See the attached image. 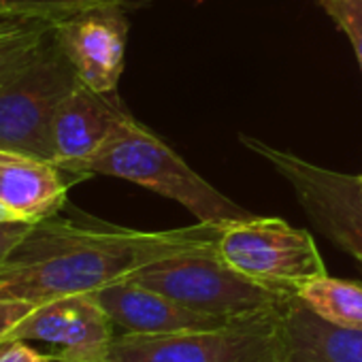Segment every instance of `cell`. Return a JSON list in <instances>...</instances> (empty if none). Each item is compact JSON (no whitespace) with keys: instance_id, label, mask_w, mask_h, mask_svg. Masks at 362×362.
Masks as SVG:
<instances>
[{"instance_id":"cell-1","label":"cell","mask_w":362,"mask_h":362,"mask_svg":"<svg viewBox=\"0 0 362 362\" xmlns=\"http://www.w3.org/2000/svg\"><path fill=\"white\" fill-rule=\"evenodd\" d=\"M224 226L199 222L173 230H134L96 220L66 203L58 214L35 222L0 264V300L43 305L94 294L153 262L214 252Z\"/></svg>"},{"instance_id":"cell-2","label":"cell","mask_w":362,"mask_h":362,"mask_svg":"<svg viewBox=\"0 0 362 362\" xmlns=\"http://www.w3.org/2000/svg\"><path fill=\"white\" fill-rule=\"evenodd\" d=\"M79 181L92 175H107L132 181L160 197H166L186 207L197 222L230 224L247 220L254 214L230 201L211 184L192 170L160 136L126 115L107 141L73 173Z\"/></svg>"},{"instance_id":"cell-3","label":"cell","mask_w":362,"mask_h":362,"mask_svg":"<svg viewBox=\"0 0 362 362\" xmlns=\"http://www.w3.org/2000/svg\"><path fill=\"white\" fill-rule=\"evenodd\" d=\"M128 279L156 290L188 309L226 320L275 311L294 294L262 286L237 273L218 256L216 250L153 262Z\"/></svg>"},{"instance_id":"cell-4","label":"cell","mask_w":362,"mask_h":362,"mask_svg":"<svg viewBox=\"0 0 362 362\" xmlns=\"http://www.w3.org/2000/svg\"><path fill=\"white\" fill-rule=\"evenodd\" d=\"M77 83L52 28L35 58L0 83V147L54 162V117Z\"/></svg>"},{"instance_id":"cell-5","label":"cell","mask_w":362,"mask_h":362,"mask_svg":"<svg viewBox=\"0 0 362 362\" xmlns=\"http://www.w3.org/2000/svg\"><path fill=\"white\" fill-rule=\"evenodd\" d=\"M218 256L237 273L284 292L326 275V264L313 237L279 218L252 216L222 228Z\"/></svg>"},{"instance_id":"cell-6","label":"cell","mask_w":362,"mask_h":362,"mask_svg":"<svg viewBox=\"0 0 362 362\" xmlns=\"http://www.w3.org/2000/svg\"><path fill=\"white\" fill-rule=\"evenodd\" d=\"M275 311L175 334H115L107 362H277Z\"/></svg>"},{"instance_id":"cell-7","label":"cell","mask_w":362,"mask_h":362,"mask_svg":"<svg viewBox=\"0 0 362 362\" xmlns=\"http://www.w3.org/2000/svg\"><path fill=\"white\" fill-rule=\"evenodd\" d=\"M241 143L288 181L309 222L362 267V175L317 166L247 134Z\"/></svg>"},{"instance_id":"cell-8","label":"cell","mask_w":362,"mask_h":362,"mask_svg":"<svg viewBox=\"0 0 362 362\" xmlns=\"http://www.w3.org/2000/svg\"><path fill=\"white\" fill-rule=\"evenodd\" d=\"M13 339L45 343L54 362H107L115 326L94 294H73L37 305Z\"/></svg>"},{"instance_id":"cell-9","label":"cell","mask_w":362,"mask_h":362,"mask_svg":"<svg viewBox=\"0 0 362 362\" xmlns=\"http://www.w3.org/2000/svg\"><path fill=\"white\" fill-rule=\"evenodd\" d=\"M54 37L83 86L100 94L117 92L128 41L124 7L81 11L54 24Z\"/></svg>"},{"instance_id":"cell-10","label":"cell","mask_w":362,"mask_h":362,"mask_svg":"<svg viewBox=\"0 0 362 362\" xmlns=\"http://www.w3.org/2000/svg\"><path fill=\"white\" fill-rule=\"evenodd\" d=\"M96 300L122 334H175L228 324L233 320L207 315L179 305L177 300L149 290L132 279H122L94 292Z\"/></svg>"},{"instance_id":"cell-11","label":"cell","mask_w":362,"mask_h":362,"mask_svg":"<svg viewBox=\"0 0 362 362\" xmlns=\"http://www.w3.org/2000/svg\"><path fill=\"white\" fill-rule=\"evenodd\" d=\"M130 115L117 92L100 94L81 81L66 94L54 117V164L73 173Z\"/></svg>"},{"instance_id":"cell-12","label":"cell","mask_w":362,"mask_h":362,"mask_svg":"<svg viewBox=\"0 0 362 362\" xmlns=\"http://www.w3.org/2000/svg\"><path fill=\"white\" fill-rule=\"evenodd\" d=\"M277 362H362V330L315 315L292 294L275 315Z\"/></svg>"},{"instance_id":"cell-13","label":"cell","mask_w":362,"mask_h":362,"mask_svg":"<svg viewBox=\"0 0 362 362\" xmlns=\"http://www.w3.org/2000/svg\"><path fill=\"white\" fill-rule=\"evenodd\" d=\"M75 181L79 179L52 160L0 147V203L26 222L58 214Z\"/></svg>"},{"instance_id":"cell-14","label":"cell","mask_w":362,"mask_h":362,"mask_svg":"<svg viewBox=\"0 0 362 362\" xmlns=\"http://www.w3.org/2000/svg\"><path fill=\"white\" fill-rule=\"evenodd\" d=\"M296 296L324 322L362 330V284L326 273L300 286Z\"/></svg>"},{"instance_id":"cell-15","label":"cell","mask_w":362,"mask_h":362,"mask_svg":"<svg viewBox=\"0 0 362 362\" xmlns=\"http://www.w3.org/2000/svg\"><path fill=\"white\" fill-rule=\"evenodd\" d=\"M151 0H0V18H30L58 24L81 11L96 7H124L136 9L149 5Z\"/></svg>"},{"instance_id":"cell-16","label":"cell","mask_w":362,"mask_h":362,"mask_svg":"<svg viewBox=\"0 0 362 362\" xmlns=\"http://www.w3.org/2000/svg\"><path fill=\"white\" fill-rule=\"evenodd\" d=\"M320 5L351 41L362 71V0H320Z\"/></svg>"},{"instance_id":"cell-17","label":"cell","mask_w":362,"mask_h":362,"mask_svg":"<svg viewBox=\"0 0 362 362\" xmlns=\"http://www.w3.org/2000/svg\"><path fill=\"white\" fill-rule=\"evenodd\" d=\"M54 24L30 18H5L0 20V54L39 43Z\"/></svg>"},{"instance_id":"cell-18","label":"cell","mask_w":362,"mask_h":362,"mask_svg":"<svg viewBox=\"0 0 362 362\" xmlns=\"http://www.w3.org/2000/svg\"><path fill=\"white\" fill-rule=\"evenodd\" d=\"M35 309L37 305L26 300H0V343H7L13 328L24 322Z\"/></svg>"},{"instance_id":"cell-19","label":"cell","mask_w":362,"mask_h":362,"mask_svg":"<svg viewBox=\"0 0 362 362\" xmlns=\"http://www.w3.org/2000/svg\"><path fill=\"white\" fill-rule=\"evenodd\" d=\"M54 28V26H52ZM49 35V33H47ZM45 35V37H47ZM43 37V39H45ZM43 39L39 43H33V45H26V47H20V49H11V52H5V54H0V83L7 81L11 75H16L18 71H22L37 54L39 45L43 43Z\"/></svg>"},{"instance_id":"cell-20","label":"cell","mask_w":362,"mask_h":362,"mask_svg":"<svg viewBox=\"0 0 362 362\" xmlns=\"http://www.w3.org/2000/svg\"><path fill=\"white\" fill-rule=\"evenodd\" d=\"M35 222H3L0 224V264L22 243Z\"/></svg>"},{"instance_id":"cell-21","label":"cell","mask_w":362,"mask_h":362,"mask_svg":"<svg viewBox=\"0 0 362 362\" xmlns=\"http://www.w3.org/2000/svg\"><path fill=\"white\" fill-rule=\"evenodd\" d=\"M0 362H54L47 354H41L28 345V341H7L0 349Z\"/></svg>"},{"instance_id":"cell-22","label":"cell","mask_w":362,"mask_h":362,"mask_svg":"<svg viewBox=\"0 0 362 362\" xmlns=\"http://www.w3.org/2000/svg\"><path fill=\"white\" fill-rule=\"evenodd\" d=\"M3 222H26V220H22L16 211H11L5 203H0V224Z\"/></svg>"},{"instance_id":"cell-23","label":"cell","mask_w":362,"mask_h":362,"mask_svg":"<svg viewBox=\"0 0 362 362\" xmlns=\"http://www.w3.org/2000/svg\"><path fill=\"white\" fill-rule=\"evenodd\" d=\"M0 20H5V18H0Z\"/></svg>"}]
</instances>
